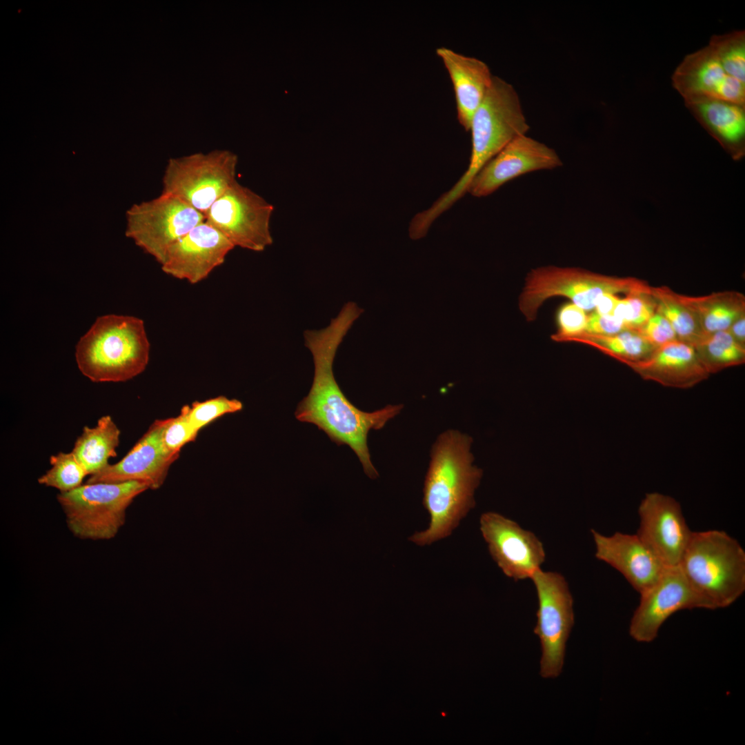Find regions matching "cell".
Returning <instances> with one entry per match:
<instances>
[{
	"instance_id": "obj_1",
	"label": "cell",
	"mask_w": 745,
	"mask_h": 745,
	"mask_svg": "<svg viewBox=\"0 0 745 745\" xmlns=\"http://www.w3.org/2000/svg\"><path fill=\"white\" fill-rule=\"evenodd\" d=\"M362 312L355 303L348 302L327 327L304 332L305 346L312 355L314 377L309 393L298 404L295 415L300 421L317 426L337 446H348L366 475L376 479L379 473L370 459L368 433L381 429L401 412L403 405H387L371 413L362 411L344 395L333 372L337 350Z\"/></svg>"
},
{
	"instance_id": "obj_2",
	"label": "cell",
	"mask_w": 745,
	"mask_h": 745,
	"mask_svg": "<svg viewBox=\"0 0 745 745\" xmlns=\"http://www.w3.org/2000/svg\"><path fill=\"white\" fill-rule=\"evenodd\" d=\"M472 443L468 435L448 430L433 444L423 488L430 521L408 537L410 542L425 546L449 537L475 507L482 470L473 464Z\"/></svg>"
},
{
	"instance_id": "obj_3",
	"label": "cell",
	"mask_w": 745,
	"mask_h": 745,
	"mask_svg": "<svg viewBox=\"0 0 745 745\" xmlns=\"http://www.w3.org/2000/svg\"><path fill=\"white\" fill-rule=\"evenodd\" d=\"M150 345L143 321L130 315L99 317L78 341L76 362L93 382H121L146 368Z\"/></svg>"
},
{
	"instance_id": "obj_4",
	"label": "cell",
	"mask_w": 745,
	"mask_h": 745,
	"mask_svg": "<svg viewBox=\"0 0 745 745\" xmlns=\"http://www.w3.org/2000/svg\"><path fill=\"white\" fill-rule=\"evenodd\" d=\"M520 99L514 87L493 76L483 101L475 110L470 123L472 152L467 170L457 183L436 202L435 208L444 212L468 190L481 168L516 137L529 130Z\"/></svg>"
},
{
	"instance_id": "obj_5",
	"label": "cell",
	"mask_w": 745,
	"mask_h": 745,
	"mask_svg": "<svg viewBox=\"0 0 745 745\" xmlns=\"http://www.w3.org/2000/svg\"><path fill=\"white\" fill-rule=\"evenodd\" d=\"M679 566L714 610L731 606L745 590V551L725 531H693Z\"/></svg>"
},
{
	"instance_id": "obj_6",
	"label": "cell",
	"mask_w": 745,
	"mask_h": 745,
	"mask_svg": "<svg viewBox=\"0 0 745 745\" xmlns=\"http://www.w3.org/2000/svg\"><path fill=\"white\" fill-rule=\"evenodd\" d=\"M650 286L635 277H618L593 272L579 268L547 266L532 269L527 274L519 297V308L528 321H534L540 306L555 296L571 299L573 304L590 310L606 293L626 295L648 291Z\"/></svg>"
},
{
	"instance_id": "obj_7",
	"label": "cell",
	"mask_w": 745,
	"mask_h": 745,
	"mask_svg": "<svg viewBox=\"0 0 745 745\" xmlns=\"http://www.w3.org/2000/svg\"><path fill=\"white\" fill-rule=\"evenodd\" d=\"M147 490L148 487L139 481L86 483L60 493L57 500L75 537L108 540L123 526L127 508L133 500Z\"/></svg>"
},
{
	"instance_id": "obj_8",
	"label": "cell",
	"mask_w": 745,
	"mask_h": 745,
	"mask_svg": "<svg viewBox=\"0 0 745 745\" xmlns=\"http://www.w3.org/2000/svg\"><path fill=\"white\" fill-rule=\"evenodd\" d=\"M237 155L229 150L170 158L161 193L177 197L204 216L211 206L237 181Z\"/></svg>"
},
{
	"instance_id": "obj_9",
	"label": "cell",
	"mask_w": 745,
	"mask_h": 745,
	"mask_svg": "<svg viewBox=\"0 0 745 745\" xmlns=\"http://www.w3.org/2000/svg\"><path fill=\"white\" fill-rule=\"evenodd\" d=\"M126 235L161 264L169 248L205 216L179 198L161 193L126 212Z\"/></svg>"
},
{
	"instance_id": "obj_10",
	"label": "cell",
	"mask_w": 745,
	"mask_h": 745,
	"mask_svg": "<svg viewBox=\"0 0 745 745\" xmlns=\"http://www.w3.org/2000/svg\"><path fill=\"white\" fill-rule=\"evenodd\" d=\"M530 579L538 598L534 633L542 646L540 674L544 678H553L562 671L566 643L574 623L573 597L560 573L540 568Z\"/></svg>"
},
{
	"instance_id": "obj_11",
	"label": "cell",
	"mask_w": 745,
	"mask_h": 745,
	"mask_svg": "<svg viewBox=\"0 0 745 745\" xmlns=\"http://www.w3.org/2000/svg\"><path fill=\"white\" fill-rule=\"evenodd\" d=\"M273 210L262 197L236 181L211 206L205 221L235 247L261 252L272 243L270 221Z\"/></svg>"
},
{
	"instance_id": "obj_12",
	"label": "cell",
	"mask_w": 745,
	"mask_h": 745,
	"mask_svg": "<svg viewBox=\"0 0 745 745\" xmlns=\"http://www.w3.org/2000/svg\"><path fill=\"white\" fill-rule=\"evenodd\" d=\"M640 596L629 626L630 635L638 642H653L663 624L677 611L714 610L689 583L679 566H667L659 579Z\"/></svg>"
},
{
	"instance_id": "obj_13",
	"label": "cell",
	"mask_w": 745,
	"mask_h": 745,
	"mask_svg": "<svg viewBox=\"0 0 745 745\" xmlns=\"http://www.w3.org/2000/svg\"><path fill=\"white\" fill-rule=\"evenodd\" d=\"M479 528L490 555L506 576L522 580L541 568L545 550L533 533L495 512L481 515Z\"/></svg>"
},
{
	"instance_id": "obj_14",
	"label": "cell",
	"mask_w": 745,
	"mask_h": 745,
	"mask_svg": "<svg viewBox=\"0 0 745 745\" xmlns=\"http://www.w3.org/2000/svg\"><path fill=\"white\" fill-rule=\"evenodd\" d=\"M637 535L666 566H679L692 532L679 503L670 496L648 493L639 508Z\"/></svg>"
},
{
	"instance_id": "obj_15",
	"label": "cell",
	"mask_w": 745,
	"mask_h": 745,
	"mask_svg": "<svg viewBox=\"0 0 745 745\" xmlns=\"http://www.w3.org/2000/svg\"><path fill=\"white\" fill-rule=\"evenodd\" d=\"M234 248L221 232L204 221L169 248L161 268L174 278L196 284L223 264Z\"/></svg>"
},
{
	"instance_id": "obj_16",
	"label": "cell",
	"mask_w": 745,
	"mask_h": 745,
	"mask_svg": "<svg viewBox=\"0 0 745 745\" xmlns=\"http://www.w3.org/2000/svg\"><path fill=\"white\" fill-rule=\"evenodd\" d=\"M562 165L555 150L523 135L511 141L481 168L468 191L475 197L487 196L517 177Z\"/></svg>"
},
{
	"instance_id": "obj_17",
	"label": "cell",
	"mask_w": 745,
	"mask_h": 745,
	"mask_svg": "<svg viewBox=\"0 0 745 745\" xmlns=\"http://www.w3.org/2000/svg\"><path fill=\"white\" fill-rule=\"evenodd\" d=\"M166 419L155 420L131 450L117 463L91 475L86 483L139 481L156 490L163 484L170 467L179 456L164 447L162 432Z\"/></svg>"
},
{
	"instance_id": "obj_18",
	"label": "cell",
	"mask_w": 745,
	"mask_h": 745,
	"mask_svg": "<svg viewBox=\"0 0 745 745\" xmlns=\"http://www.w3.org/2000/svg\"><path fill=\"white\" fill-rule=\"evenodd\" d=\"M671 79L685 104L717 99L745 105V83L726 73L708 45L687 54Z\"/></svg>"
},
{
	"instance_id": "obj_19",
	"label": "cell",
	"mask_w": 745,
	"mask_h": 745,
	"mask_svg": "<svg viewBox=\"0 0 745 745\" xmlns=\"http://www.w3.org/2000/svg\"><path fill=\"white\" fill-rule=\"evenodd\" d=\"M595 557L618 570L639 594L652 586L667 567L637 535L605 536L591 530Z\"/></svg>"
},
{
	"instance_id": "obj_20",
	"label": "cell",
	"mask_w": 745,
	"mask_h": 745,
	"mask_svg": "<svg viewBox=\"0 0 745 745\" xmlns=\"http://www.w3.org/2000/svg\"><path fill=\"white\" fill-rule=\"evenodd\" d=\"M629 367L645 380L681 389L692 388L710 375L693 346L680 340L658 346L646 360Z\"/></svg>"
},
{
	"instance_id": "obj_21",
	"label": "cell",
	"mask_w": 745,
	"mask_h": 745,
	"mask_svg": "<svg viewBox=\"0 0 745 745\" xmlns=\"http://www.w3.org/2000/svg\"><path fill=\"white\" fill-rule=\"evenodd\" d=\"M437 54L442 60L451 79L459 123L469 130L473 116L486 96L493 81L488 65L475 57L440 47Z\"/></svg>"
},
{
	"instance_id": "obj_22",
	"label": "cell",
	"mask_w": 745,
	"mask_h": 745,
	"mask_svg": "<svg viewBox=\"0 0 745 745\" xmlns=\"http://www.w3.org/2000/svg\"><path fill=\"white\" fill-rule=\"evenodd\" d=\"M686 108L735 159L745 149V105L708 99L685 104Z\"/></svg>"
},
{
	"instance_id": "obj_23",
	"label": "cell",
	"mask_w": 745,
	"mask_h": 745,
	"mask_svg": "<svg viewBox=\"0 0 745 745\" xmlns=\"http://www.w3.org/2000/svg\"><path fill=\"white\" fill-rule=\"evenodd\" d=\"M120 430L110 415L99 419L92 428L85 426L72 452L88 475L106 467L110 457L117 456Z\"/></svg>"
},
{
	"instance_id": "obj_24",
	"label": "cell",
	"mask_w": 745,
	"mask_h": 745,
	"mask_svg": "<svg viewBox=\"0 0 745 745\" xmlns=\"http://www.w3.org/2000/svg\"><path fill=\"white\" fill-rule=\"evenodd\" d=\"M695 312L704 335L726 330L745 314V296L737 291H723L691 297L682 295Z\"/></svg>"
},
{
	"instance_id": "obj_25",
	"label": "cell",
	"mask_w": 745,
	"mask_h": 745,
	"mask_svg": "<svg viewBox=\"0 0 745 745\" xmlns=\"http://www.w3.org/2000/svg\"><path fill=\"white\" fill-rule=\"evenodd\" d=\"M572 338L589 344L628 366L646 360L657 348L638 331L632 330L613 335L583 332L568 339Z\"/></svg>"
},
{
	"instance_id": "obj_26",
	"label": "cell",
	"mask_w": 745,
	"mask_h": 745,
	"mask_svg": "<svg viewBox=\"0 0 745 745\" xmlns=\"http://www.w3.org/2000/svg\"><path fill=\"white\" fill-rule=\"evenodd\" d=\"M650 293L657 302V310L670 322L679 340L693 346L704 336L696 314L681 294L666 286H650Z\"/></svg>"
},
{
	"instance_id": "obj_27",
	"label": "cell",
	"mask_w": 745,
	"mask_h": 745,
	"mask_svg": "<svg viewBox=\"0 0 745 745\" xmlns=\"http://www.w3.org/2000/svg\"><path fill=\"white\" fill-rule=\"evenodd\" d=\"M693 346L709 375L745 362V347L737 343L727 330L704 335Z\"/></svg>"
},
{
	"instance_id": "obj_28",
	"label": "cell",
	"mask_w": 745,
	"mask_h": 745,
	"mask_svg": "<svg viewBox=\"0 0 745 745\" xmlns=\"http://www.w3.org/2000/svg\"><path fill=\"white\" fill-rule=\"evenodd\" d=\"M708 45L726 73L745 83V31L713 35Z\"/></svg>"
},
{
	"instance_id": "obj_29",
	"label": "cell",
	"mask_w": 745,
	"mask_h": 745,
	"mask_svg": "<svg viewBox=\"0 0 745 745\" xmlns=\"http://www.w3.org/2000/svg\"><path fill=\"white\" fill-rule=\"evenodd\" d=\"M51 468L38 479V483L54 488L60 493L72 490L88 475L74 453L59 452L50 458Z\"/></svg>"
},
{
	"instance_id": "obj_30",
	"label": "cell",
	"mask_w": 745,
	"mask_h": 745,
	"mask_svg": "<svg viewBox=\"0 0 745 745\" xmlns=\"http://www.w3.org/2000/svg\"><path fill=\"white\" fill-rule=\"evenodd\" d=\"M657 306L650 288L648 291L630 293L626 298L619 299L613 316L622 321L627 330L638 331L653 316Z\"/></svg>"
},
{
	"instance_id": "obj_31",
	"label": "cell",
	"mask_w": 745,
	"mask_h": 745,
	"mask_svg": "<svg viewBox=\"0 0 745 745\" xmlns=\"http://www.w3.org/2000/svg\"><path fill=\"white\" fill-rule=\"evenodd\" d=\"M242 409L243 404L239 400L219 396L203 401H196L188 406V417L199 431L217 418Z\"/></svg>"
},
{
	"instance_id": "obj_32",
	"label": "cell",
	"mask_w": 745,
	"mask_h": 745,
	"mask_svg": "<svg viewBox=\"0 0 745 745\" xmlns=\"http://www.w3.org/2000/svg\"><path fill=\"white\" fill-rule=\"evenodd\" d=\"M198 433L189 419L188 406L186 405L178 416L166 419L162 432L163 446L170 454L179 456L183 446L194 441Z\"/></svg>"
},
{
	"instance_id": "obj_33",
	"label": "cell",
	"mask_w": 745,
	"mask_h": 745,
	"mask_svg": "<svg viewBox=\"0 0 745 745\" xmlns=\"http://www.w3.org/2000/svg\"><path fill=\"white\" fill-rule=\"evenodd\" d=\"M588 316L582 308L573 303L562 306L557 313L558 334L554 339L562 340L585 331Z\"/></svg>"
},
{
	"instance_id": "obj_34",
	"label": "cell",
	"mask_w": 745,
	"mask_h": 745,
	"mask_svg": "<svg viewBox=\"0 0 745 745\" xmlns=\"http://www.w3.org/2000/svg\"><path fill=\"white\" fill-rule=\"evenodd\" d=\"M638 332L657 347L679 340L670 322L657 309Z\"/></svg>"
},
{
	"instance_id": "obj_35",
	"label": "cell",
	"mask_w": 745,
	"mask_h": 745,
	"mask_svg": "<svg viewBox=\"0 0 745 745\" xmlns=\"http://www.w3.org/2000/svg\"><path fill=\"white\" fill-rule=\"evenodd\" d=\"M627 330L622 321L613 315H604L593 311L588 316L585 332L613 335Z\"/></svg>"
},
{
	"instance_id": "obj_36",
	"label": "cell",
	"mask_w": 745,
	"mask_h": 745,
	"mask_svg": "<svg viewBox=\"0 0 745 745\" xmlns=\"http://www.w3.org/2000/svg\"><path fill=\"white\" fill-rule=\"evenodd\" d=\"M619 299L614 294L606 293L598 301L595 311L604 315H613Z\"/></svg>"
},
{
	"instance_id": "obj_37",
	"label": "cell",
	"mask_w": 745,
	"mask_h": 745,
	"mask_svg": "<svg viewBox=\"0 0 745 745\" xmlns=\"http://www.w3.org/2000/svg\"><path fill=\"white\" fill-rule=\"evenodd\" d=\"M727 330L737 343L745 347V314L737 318Z\"/></svg>"
}]
</instances>
